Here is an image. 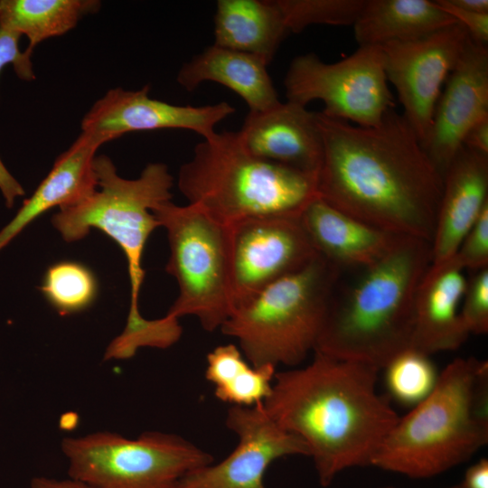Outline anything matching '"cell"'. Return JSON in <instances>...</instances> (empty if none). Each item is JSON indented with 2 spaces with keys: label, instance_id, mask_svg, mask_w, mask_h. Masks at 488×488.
Returning <instances> with one entry per match:
<instances>
[{
  "label": "cell",
  "instance_id": "16",
  "mask_svg": "<svg viewBox=\"0 0 488 488\" xmlns=\"http://www.w3.org/2000/svg\"><path fill=\"white\" fill-rule=\"evenodd\" d=\"M254 155L318 175L323 141L316 112L286 101L263 111H249L239 131Z\"/></svg>",
  "mask_w": 488,
  "mask_h": 488
},
{
  "label": "cell",
  "instance_id": "38",
  "mask_svg": "<svg viewBox=\"0 0 488 488\" xmlns=\"http://www.w3.org/2000/svg\"><path fill=\"white\" fill-rule=\"evenodd\" d=\"M452 488H464V486L462 484H460V485L454 486Z\"/></svg>",
  "mask_w": 488,
  "mask_h": 488
},
{
  "label": "cell",
  "instance_id": "7",
  "mask_svg": "<svg viewBox=\"0 0 488 488\" xmlns=\"http://www.w3.org/2000/svg\"><path fill=\"white\" fill-rule=\"evenodd\" d=\"M343 273L318 254L235 309L220 330L253 366L294 368L314 351Z\"/></svg>",
  "mask_w": 488,
  "mask_h": 488
},
{
  "label": "cell",
  "instance_id": "20",
  "mask_svg": "<svg viewBox=\"0 0 488 488\" xmlns=\"http://www.w3.org/2000/svg\"><path fill=\"white\" fill-rule=\"evenodd\" d=\"M300 221L317 252L343 272L374 263L400 236L361 221L319 197L305 209Z\"/></svg>",
  "mask_w": 488,
  "mask_h": 488
},
{
  "label": "cell",
  "instance_id": "19",
  "mask_svg": "<svg viewBox=\"0 0 488 488\" xmlns=\"http://www.w3.org/2000/svg\"><path fill=\"white\" fill-rule=\"evenodd\" d=\"M109 140L81 132L54 161L47 176L33 195L24 200L13 220L0 230V250L45 211L75 205L93 194L98 187L94 160L99 147Z\"/></svg>",
  "mask_w": 488,
  "mask_h": 488
},
{
  "label": "cell",
  "instance_id": "28",
  "mask_svg": "<svg viewBox=\"0 0 488 488\" xmlns=\"http://www.w3.org/2000/svg\"><path fill=\"white\" fill-rule=\"evenodd\" d=\"M289 33L312 24L353 25L365 0H276Z\"/></svg>",
  "mask_w": 488,
  "mask_h": 488
},
{
  "label": "cell",
  "instance_id": "8",
  "mask_svg": "<svg viewBox=\"0 0 488 488\" xmlns=\"http://www.w3.org/2000/svg\"><path fill=\"white\" fill-rule=\"evenodd\" d=\"M152 212L166 230L170 255L165 270L179 289L165 316L179 321L192 315L205 331L220 330L234 311L230 226L190 203L169 201Z\"/></svg>",
  "mask_w": 488,
  "mask_h": 488
},
{
  "label": "cell",
  "instance_id": "21",
  "mask_svg": "<svg viewBox=\"0 0 488 488\" xmlns=\"http://www.w3.org/2000/svg\"><path fill=\"white\" fill-rule=\"evenodd\" d=\"M267 65L258 56L213 43L182 66L177 81L187 91L204 81L220 83L245 100L249 111H263L280 102Z\"/></svg>",
  "mask_w": 488,
  "mask_h": 488
},
{
  "label": "cell",
  "instance_id": "23",
  "mask_svg": "<svg viewBox=\"0 0 488 488\" xmlns=\"http://www.w3.org/2000/svg\"><path fill=\"white\" fill-rule=\"evenodd\" d=\"M457 23L430 0H365L353 27L359 46H382L428 35Z\"/></svg>",
  "mask_w": 488,
  "mask_h": 488
},
{
  "label": "cell",
  "instance_id": "4",
  "mask_svg": "<svg viewBox=\"0 0 488 488\" xmlns=\"http://www.w3.org/2000/svg\"><path fill=\"white\" fill-rule=\"evenodd\" d=\"M431 260V243L399 236L348 286L339 284L314 351L384 369L410 348L416 293Z\"/></svg>",
  "mask_w": 488,
  "mask_h": 488
},
{
  "label": "cell",
  "instance_id": "14",
  "mask_svg": "<svg viewBox=\"0 0 488 488\" xmlns=\"http://www.w3.org/2000/svg\"><path fill=\"white\" fill-rule=\"evenodd\" d=\"M148 85L137 90L109 89L81 121L83 132L112 141L133 132L164 128L187 129L207 138L215 127L234 113L227 102L192 106L167 103L149 96Z\"/></svg>",
  "mask_w": 488,
  "mask_h": 488
},
{
  "label": "cell",
  "instance_id": "18",
  "mask_svg": "<svg viewBox=\"0 0 488 488\" xmlns=\"http://www.w3.org/2000/svg\"><path fill=\"white\" fill-rule=\"evenodd\" d=\"M463 271L452 258L428 267L416 293L410 349L429 356L466 341L470 333L460 314L467 281Z\"/></svg>",
  "mask_w": 488,
  "mask_h": 488
},
{
  "label": "cell",
  "instance_id": "26",
  "mask_svg": "<svg viewBox=\"0 0 488 488\" xmlns=\"http://www.w3.org/2000/svg\"><path fill=\"white\" fill-rule=\"evenodd\" d=\"M40 290L49 305L66 316L89 308L98 297L99 284L86 265L62 260L48 267Z\"/></svg>",
  "mask_w": 488,
  "mask_h": 488
},
{
  "label": "cell",
  "instance_id": "3",
  "mask_svg": "<svg viewBox=\"0 0 488 488\" xmlns=\"http://www.w3.org/2000/svg\"><path fill=\"white\" fill-rule=\"evenodd\" d=\"M94 168L99 190L82 202L60 211L53 227L66 242L85 238L98 229L123 251L130 282L129 312L123 332L108 346L105 359H129L142 347L166 348L171 332L162 319L148 320L139 312L138 300L145 271L142 261L146 241L160 227L152 210L171 201L173 176L163 163H150L136 179L119 176L111 159L96 156Z\"/></svg>",
  "mask_w": 488,
  "mask_h": 488
},
{
  "label": "cell",
  "instance_id": "10",
  "mask_svg": "<svg viewBox=\"0 0 488 488\" xmlns=\"http://www.w3.org/2000/svg\"><path fill=\"white\" fill-rule=\"evenodd\" d=\"M284 85L288 101L306 107L321 100L324 115L360 127L379 125L394 108L379 46H360L333 63L314 53L299 55L292 61Z\"/></svg>",
  "mask_w": 488,
  "mask_h": 488
},
{
  "label": "cell",
  "instance_id": "32",
  "mask_svg": "<svg viewBox=\"0 0 488 488\" xmlns=\"http://www.w3.org/2000/svg\"><path fill=\"white\" fill-rule=\"evenodd\" d=\"M435 3L463 25L474 42L487 45L488 14L456 7L449 0H435Z\"/></svg>",
  "mask_w": 488,
  "mask_h": 488
},
{
  "label": "cell",
  "instance_id": "11",
  "mask_svg": "<svg viewBox=\"0 0 488 488\" xmlns=\"http://www.w3.org/2000/svg\"><path fill=\"white\" fill-rule=\"evenodd\" d=\"M469 39L466 29L455 23L421 38L380 46L387 80L422 145L443 87Z\"/></svg>",
  "mask_w": 488,
  "mask_h": 488
},
{
  "label": "cell",
  "instance_id": "5",
  "mask_svg": "<svg viewBox=\"0 0 488 488\" xmlns=\"http://www.w3.org/2000/svg\"><path fill=\"white\" fill-rule=\"evenodd\" d=\"M488 442V363L456 358L383 440L371 465L409 478L440 474Z\"/></svg>",
  "mask_w": 488,
  "mask_h": 488
},
{
  "label": "cell",
  "instance_id": "29",
  "mask_svg": "<svg viewBox=\"0 0 488 488\" xmlns=\"http://www.w3.org/2000/svg\"><path fill=\"white\" fill-rule=\"evenodd\" d=\"M460 314L469 333L488 332V267L474 271L466 281Z\"/></svg>",
  "mask_w": 488,
  "mask_h": 488
},
{
  "label": "cell",
  "instance_id": "13",
  "mask_svg": "<svg viewBox=\"0 0 488 488\" xmlns=\"http://www.w3.org/2000/svg\"><path fill=\"white\" fill-rule=\"evenodd\" d=\"M226 426L238 436L233 451L219 463L188 473L175 488H267L264 476L273 462L288 455L309 456L305 442L277 426L262 402L231 406Z\"/></svg>",
  "mask_w": 488,
  "mask_h": 488
},
{
  "label": "cell",
  "instance_id": "17",
  "mask_svg": "<svg viewBox=\"0 0 488 488\" xmlns=\"http://www.w3.org/2000/svg\"><path fill=\"white\" fill-rule=\"evenodd\" d=\"M488 207V155L462 145L443 176L431 264L451 258Z\"/></svg>",
  "mask_w": 488,
  "mask_h": 488
},
{
  "label": "cell",
  "instance_id": "15",
  "mask_svg": "<svg viewBox=\"0 0 488 488\" xmlns=\"http://www.w3.org/2000/svg\"><path fill=\"white\" fill-rule=\"evenodd\" d=\"M488 116V48L469 39L436 102L423 147L444 176L468 129Z\"/></svg>",
  "mask_w": 488,
  "mask_h": 488
},
{
  "label": "cell",
  "instance_id": "27",
  "mask_svg": "<svg viewBox=\"0 0 488 488\" xmlns=\"http://www.w3.org/2000/svg\"><path fill=\"white\" fill-rule=\"evenodd\" d=\"M384 369L389 395L407 406L414 407L425 399L438 379L429 356L410 348L394 357Z\"/></svg>",
  "mask_w": 488,
  "mask_h": 488
},
{
  "label": "cell",
  "instance_id": "31",
  "mask_svg": "<svg viewBox=\"0 0 488 488\" xmlns=\"http://www.w3.org/2000/svg\"><path fill=\"white\" fill-rule=\"evenodd\" d=\"M21 35L0 27V73L5 66L13 64L16 75L23 80L35 79L32 55L26 51L21 52L19 41Z\"/></svg>",
  "mask_w": 488,
  "mask_h": 488
},
{
  "label": "cell",
  "instance_id": "30",
  "mask_svg": "<svg viewBox=\"0 0 488 488\" xmlns=\"http://www.w3.org/2000/svg\"><path fill=\"white\" fill-rule=\"evenodd\" d=\"M452 258L463 270L477 271L488 267V207L465 235Z\"/></svg>",
  "mask_w": 488,
  "mask_h": 488
},
{
  "label": "cell",
  "instance_id": "24",
  "mask_svg": "<svg viewBox=\"0 0 488 488\" xmlns=\"http://www.w3.org/2000/svg\"><path fill=\"white\" fill-rule=\"evenodd\" d=\"M99 6L94 0H1L0 27L24 34L32 55L40 42L68 33Z\"/></svg>",
  "mask_w": 488,
  "mask_h": 488
},
{
  "label": "cell",
  "instance_id": "6",
  "mask_svg": "<svg viewBox=\"0 0 488 488\" xmlns=\"http://www.w3.org/2000/svg\"><path fill=\"white\" fill-rule=\"evenodd\" d=\"M178 188L188 203L227 226L256 217L300 218L319 197L317 174L252 155L239 131L202 138L180 167Z\"/></svg>",
  "mask_w": 488,
  "mask_h": 488
},
{
  "label": "cell",
  "instance_id": "12",
  "mask_svg": "<svg viewBox=\"0 0 488 488\" xmlns=\"http://www.w3.org/2000/svg\"><path fill=\"white\" fill-rule=\"evenodd\" d=\"M230 239L234 311L319 254L300 218L246 219L230 225Z\"/></svg>",
  "mask_w": 488,
  "mask_h": 488
},
{
  "label": "cell",
  "instance_id": "2",
  "mask_svg": "<svg viewBox=\"0 0 488 488\" xmlns=\"http://www.w3.org/2000/svg\"><path fill=\"white\" fill-rule=\"evenodd\" d=\"M379 371L314 351L308 365L275 374L263 408L305 442L324 487L346 469L371 465L399 419L377 392Z\"/></svg>",
  "mask_w": 488,
  "mask_h": 488
},
{
  "label": "cell",
  "instance_id": "9",
  "mask_svg": "<svg viewBox=\"0 0 488 488\" xmlns=\"http://www.w3.org/2000/svg\"><path fill=\"white\" fill-rule=\"evenodd\" d=\"M69 477L93 488H175L188 473L213 463L211 454L172 433L130 439L113 432L65 437Z\"/></svg>",
  "mask_w": 488,
  "mask_h": 488
},
{
  "label": "cell",
  "instance_id": "39",
  "mask_svg": "<svg viewBox=\"0 0 488 488\" xmlns=\"http://www.w3.org/2000/svg\"><path fill=\"white\" fill-rule=\"evenodd\" d=\"M380 488H394V487H391V486H386V487H380Z\"/></svg>",
  "mask_w": 488,
  "mask_h": 488
},
{
  "label": "cell",
  "instance_id": "25",
  "mask_svg": "<svg viewBox=\"0 0 488 488\" xmlns=\"http://www.w3.org/2000/svg\"><path fill=\"white\" fill-rule=\"evenodd\" d=\"M206 362L205 378L221 401L252 407L263 402L271 391L277 368L253 366L233 343L215 347L207 354Z\"/></svg>",
  "mask_w": 488,
  "mask_h": 488
},
{
  "label": "cell",
  "instance_id": "1",
  "mask_svg": "<svg viewBox=\"0 0 488 488\" xmlns=\"http://www.w3.org/2000/svg\"><path fill=\"white\" fill-rule=\"evenodd\" d=\"M318 196L370 225L432 242L443 188L415 131L394 108L375 127L316 112Z\"/></svg>",
  "mask_w": 488,
  "mask_h": 488
},
{
  "label": "cell",
  "instance_id": "35",
  "mask_svg": "<svg viewBox=\"0 0 488 488\" xmlns=\"http://www.w3.org/2000/svg\"><path fill=\"white\" fill-rule=\"evenodd\" d=\"M0 188L5 195L6 205L11 208L14 204V198L24 194L21 185L13 178L7 172L0 160Z\"/></svg>",
  "mask_w": 488,
  "mask_h": 488
},
{
  "label": "cell",
  "instance_id": "36",
  "mask_svg": "<svg viewBox=\"0 0 488 488\" xmlns=\"http://www.w3.org/2000/svg\"><path fill=\"white\" fill-rule=\"evenodd\" d=\"M30 488H93L79 480L73 478L54 479L45 476L33 477L30 483Z\"/></svg>",
  "mask_w": 488,
  "mask_h": 488
},
{
  "label": "cell",
  "instance_id": "37",
  "mask_svg": "<svg viewBox=\"0 0 488 488\" xmlns=\"http://www.w3.org/2000/svg\"><path fill=\"white\" fill-rule=\"evenodd\" d=\"M456 7L488 14L487 0H449Z\"/></svg>",
  "mask_w": 488,
  "mask_h": 488
},
{
  "label": "cell",
  "instance_id": "34",
  "mask_svg": "<svg viewBox=\"0 0 488 488\" xmlns=\"http://www.w3.org/2000/svg\"><path fill=\"white\" fill-rule=\"evenodd\" d=\"M462 485L464 488H488L487 459H481L467 469Z\"/></svg>",
  "mask_w": 488,
  "mask_h": 488
},
{
  "label": "cell",
  "instance_id": "22",
  "mask_svg": "<svg viewBox=\"0 0 488 488\" xmlns=\"http://www.w3.org/2000/svg\"><path fill=\"white\" fill-rule=\"evenodd\" d=\"M276 0H219L214 44L258 56L269 64L288 33Z\"/></svg>",
  "mask_w": 488,
  "mask_h": 488
},
{
  "label": "cell",
  "instance_id": "33",
  "mask_svg": "<svg viewBox=\"0 0 488 488\" xmlns=\"http://www.w3.org/2000/svg\"><path fill=\"white\" fill-rule=\"evenodd\" d=\"M463 145L488 155V116L474 124L465 135Z\"/></svg>",
  "mask_w": 488,
  "mask_h": 488
}]
</instances>
